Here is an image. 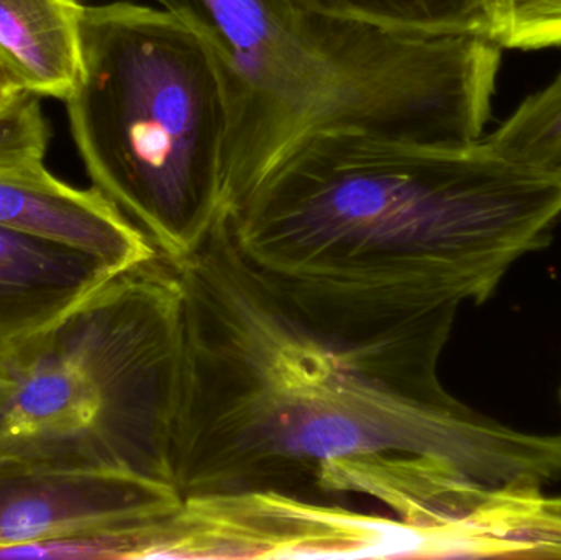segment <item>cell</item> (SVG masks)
Returning <instances> with one entry per match:
<instances>
[{
  "label": "cell",
  "mask_w": 561,
  "mask_h": 560,
  "mask_svg": "<svg viewBox=\"0 0 561 560\" xmlns=\"http://www.w3.org/2000/svg\"><path fill=\"white\" fill-rule=\"evenodd\" d=\"M183 286L174 485L363 505L447 538L484 483L561 479V434H527L448 393L451 322L355 339L263 288L219 230L170 260Z\"/></svg>",
  "instance_id": "cell-1"
},
{
  "label": "cell",
  "mask_w": 561,
  "mask_h": 560,
  "mask_svg": "<svg viewBox=\"0 0 561 560\" xmlns=\"http://www.w3.org/2000/svg\"><path fill=\"white\" fill-rule=\"evenodd\" d=\"M561 181L483 138H313L217 220L243 268L310 324L365 339L454 322L549 240Z\"/></svg>",
  "instance_id": "cell-2"
},
{
  "label": "cell",
  "mask_w": 561,
  "mask_h": 560,
  "mask_svg": "<svg viewBox=\"0 0 561 560\" xmlns=\"http://www.w3.org/2000/svg\"><path fill=\"white\" fill-rule=\"evenodd\" d=\"M213 49L229 108L220 210L323 135L473 141L493 117L503 48L336 19L297 0H150Z\"/></svg>",
  "instance_id": "cell-3"
},
{
  "label": "cell",
  "mask_w": 561,
  "mask_h": 560,
  "mask_svg": "<svg viewBox=\"0 0 561 560\" xmlns=\"http://www.w3.org/2000/svg\"><path fill=\"white\" fill-rule=\"evenodd\" d=\"M82 69L66 99L85 174L168 260L219 220L229 108L213 49L158 5L82 9Z\"/></svg>",
  "instance_id": "cell-4"
},
{
  "label": "cell",
  "mask_w": 561,
  "mask_h": 560,
  "mask_svg": "<svg viewBox=\"0 0 561 560\" xmlns=\"http://www.w3.org/2000/svg\"><path fill=\"white\" fill-rule=\"evenodd\" d=\"M181 344L173 263L158 253L115 273L0 357V454L174 485Z\"/></svg>",
  "instance_id": "cell-5"
},
{
  "label": "cell",
  "mask_w": 561,
  "mask_h": 560,
  "mask_svg": "<svg viewBox=\"0 0 561 560\" xmlns=\"http://www.w3.org/2000/svg\"><path fill=\"white\" fill-rule=\"evenodd\" d=\"M435 559L431 533L371 508L275 492L184 496L151 559Z\"/></svg>",
  "instance_id": "cell-6"
},
{
  "label": "cell",
  "mask_w": 561,
  "mask_h": 560,
  "mask_svg": "<svg viewBox=\"0 0 561 560\" xmlns=\"http://www.w3.org/2000/svg\"><path fill=\"white\" fill-rule=\"evenodd\" d=\"M181 502L167 483L0 454V549L158 522Z\"/></svg>",
  "instance_id": "cell-7"
},
{
  "label": "cell",
  "mask_w": 561,
  "mask_h": 560,
  "mask_svg": "<svg viewBox=\"0 0 561 560\" xmlns=\"http://www.w3.org/2000/svg\"><path fill=\"white\" fill-rule=\"evenodd\" d=\"M0 227L84 250L118 270L160 253L101 191L62 183L43 161L0 164Z\"/></svg>",
  "instance_id": "cell-8"
},
{
  "label": "cell",
  "mask_w": 561,
  "mask_h": 560,
  "mask_svg": "<svg viewBox=\"0 0 561 560\" xmlns=\"http://www.w3.org/2000/svg\"><path fill=\"white\" fill-rule=\"evenodd\" d=\"M122 270L84 250L0 227V357Z\"/></svg>",
  "instance_id": "cell-9"
},
{
  "label": "cell",
  "mask_w": 561,
  "mask_h": 560,
  "mask_svg": "<svg viewBox=\"0 0 561 560\" xmlns=\"http://www.w3.org/2000/svg\"><path fill=\"white\" fill-rule=\"evenodd\" d=\"M79 0H0V69L19 91L66 101L82 69Z\"/></svg>",
  "instance_id": "cell-10"
},
{
  "label": "cell",
  "mask_w": 561,
  "mask_h": 560,
  "mask_svg": "<svg viewBox=\"0 0 561 560\" xmlns=\"http://www.w3.org/2000/svg\"><path fill=\"white\" fill-rule=\"evenodd\" d=\"M304 7L388 32L488 36L484 0H297Z\"/></svg>",
  "instance_id": "cell-11"
},
{
  "label": "cell",
  "mask_w": 561,
  "mask_h": 560,
  "mask_svg": "<svg viewBox=\"0 0 561 560\" xmlns=\"http://www.w3.org/2000/svg\"><path fill=\"white\" fill-rule=\"evenodd\" d=\"M484 140L506 160L561 181V71Z\"/></svg>",
  "instance_id": "cell-12"
},
{
  "label": "cell",
  "mask_w": 561,
  "mask_h": 560,
  "mask_svg": "<svg viewBox=\"0 0 561 560\" xmlns=\"http://www.w3.org/2000/svg\"><path fill=\"white\" fill-rule=\"evenodd\" d=\"M488 38L501 48H561V0H484Z\"/></svg>",
  "instance_id": "cell-13"
},
{
  "label": "cell",
  "mask_w": 561,
  "mask_h": 560,
  "mask_svg": "<svg viewBox=\"0 0 561 560\" xmlns=\"http://www.w3.org/2000/svg\"><path fill=\"white\" fill-rule=\"evenodd\" d=\"M49 127L38 95L19 92L0 108V164L43 161Z\"/></svg>",
  "instance_id": "cell-14"
},
{
  "label": "cell",
  "mask_w": 561,
  "mask_h": 560,
  "mask_svg": "<svg viewBox=\"0 0 561 560\" xmlns=\"http://www.w3.org/2000/svg\"><path fill=\"white\" fill-rule=\"evenodd\" d=\"M19 92L22 91H19V89L9 81V78L3 75L2 69H0V108H2L3 105L9 104V102L19 94Z\"/></svg>",
  "instance_id": "cell-15"
},
{
  "label": "cell",
  "mask_w": 561,
  "mask_h": 560,
  "mask_svg": "<svg viewBox=\"0 0 561 560\" xmlns=\"http://www.w3.org/2000/svg\"><path fill=\"white\" fill-rule=\"evenodd\" d=\"M5 381H7L5 375H3L2 367H0V388H2L3 385H5Z\"/></svg>",
  "instance_id": "cell-16"
}]
</instances>
